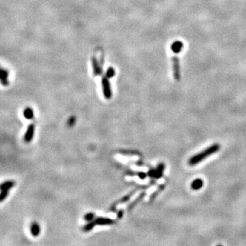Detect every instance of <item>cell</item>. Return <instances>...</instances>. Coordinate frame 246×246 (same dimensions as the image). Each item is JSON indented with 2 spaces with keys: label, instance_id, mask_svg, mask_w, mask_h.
I'll return each instance as SVG.
<instances>
[{
  "label": "cell",
  "instance_id": "23",
  "mask_svg": "<svg viewBox=\"0 0 246 246\" xmlns=\"http://www.w3.org/2000/svg\"><path fill=\"white\" fill-rule=\"evenodd\" d=\"M137 176H138L140 179H145L146 178V176H148V174L144 172H137Z\"/></svg>",
  "mask_w": 246,
  "mask_h": 246
},
{
  "label": "cell",
  "instance_id": "4",
  "mask_svg": "<svg viewBox=\"0 0 246 246\" xmlns=\"http://www.w3.org/2000/svg\"><path fill=\"white\" fill-rule=\"evenodd\" d=\"M91 61L92 71H93L94 76L101 75V73H102V66L100 64V61L96 57H92Z\"/></svg>",
  "mask_w": 246,
  "mask_h": 246
},
{
  "label": "cell",
  "instance_id": "25",
  "mask_svg": "<svg viewBox=\"0 0 246 246\" xmlns=\"http://www.w3.org/2000/svg\"><path fill=\"white\" fill-rule=\"evenodd\" d=\"M155 174V169H150V170H149L147 173L148 176L152 179H154Z\"/></svg>",
  "mask_w": 246,
  "mask_h": 246
},
{
  "label": "cell",
  "instance_id": "24",
  "mask_svg": "<svg viewBox=\"0 0 246 246\" xmlns=\"http://www.w3.org/2000/svg\"><path fill=\"white\" fill-rule=\"evenodd\" d=\"M124 210H123V209H120L118 210V212H117V214H116L117 218H118V219H122V217H123V215H124Z\"/></svg>",
  "mask_w": 246,
  "mask_h": 246
},
{
  "label": "cell",
  "instance_id": "18",
  "mask_svg": "<svg viewBox=\"0 0 246 246\" xmlns=\"http://www.w3.org/2000/svg\"><path fill=\"white\" fill-rule=\"evenodd\" d=\"M115 74H116V72H115V70L113 69V68L110 67V68H108V69L107 70V71H106L105 75L107 77H108L109 79H110V78H112L114 76Z\"/></svg>",
  "mask_w": 246,
  "mask_h": 246
},
{
  "label": "cell",
  "instance_id": "20",
  "mask_svg": "<svg viewBox=\"0 0 246 246\" xmlns=\"http://www.w3.org/2000/svg\"><path fill=\"white\" fill-rule=\"evenodd\" d=\"M75 122H76V117H75V116H71L68 119V121H67L68 127H73L75 125Z\"/></svg>",
  "mask_w": 246,
  "mask_h": 246
},
{
  "label": "cell",
  "instance_id": "8",
  "mask_svg": "<svg viewBox=\"0 0 246 246\" xmlns=\"http://www.w3.org/2000/svg\"><path fill=\"white\" fill-rule=\"evenodd\" d=\"M30 233L31 235L34 237H36L40 235V233H41V226L37 222H33L31 224Z\"/></svg>",
  "mask_w": 246,
  "mask_h": 246
},
{
  "label": "cell",
  "instance_id": "7",
  "mask_svg": "<svg viewBox=\"0 0 246 246\" xmlns=\"http://www.w3.org/2000/svg\"><path fill=\"white\" fill-rule=\"evenodd\" d=\"M146 193L145 192V191H142V192L139 193L138 197H137L136 198H135V199L128 205V207H127L128 210H131V209H133V208L136 207V206L138 205L141 200H142L144 198L146 197Z\"/></svg>",
  "mask_w": 246,
  "mask_h": 246
},
{
  "label": "cell",
  "instance_id": "11",
  "mask_svg": "<svg viewBox=\"0 0 246 246\" xmlns=\"http://www.w3.org/2000/svg\"><path fill=\"white\" fill-rule=\"evenodd\" d=\"M8 74L9 73L7 70L1 68V73H0V78H1V84L4 86H8Z\"/></svg>",
  "mask_w": 246,
  "mask_h": 246
},
{
  "label": "cell",
  "instance_id": "15",
  "mask_svg": "<svg viewBox=\"0 0 246 246\" xmlns=\"http://www.w3.org/2000/svg\"><path fill=\"white\" fill-rule=\"evenodd\" d=\"M165 188V184H161L160 186H159V187H158L157 190L154 191L152 194H151L150 197V202H153V201L155 200V198L157 197V196L161 193V191H162Z\"/></svg>",
  "mask_w": 246,
  "mask_h": 246
},
{
  "label": "cell",
  "instance_id": "14",
  "mask_svg": "<svg viewBox=\"0 0 246 246\" xmlns=\"http://www.w3.org/2000/svg\"><path fill=\"white\" fill-rule=\"evenodd\" d=\"M23 116H24L25 118H26L27 120L33 119L34 116V110H33L30 107L25 108L24 111H23Z\"/></svg>",
  "mask_w": 246,
  "mask_h": 246
},
{
  "label": "cell",
  "instance_id": "6",
  "mask_svg": "<svg viewBox=\"0 0 246 246\" xmlns=\"http://www.w3.org/2000/svg\"><path fill=\"white\" fill-rule=\"evenodd\" d=\"M35 132V125L34 124H30L27 127V130L24 136V141L26 143H30L34 138Z\"/></svg>",
  "mask_w": 246,
  "mask_h": 246
},
{
  "label": "cell",
  "instance_id": "1",
  "mask_svg": "<svg viewBox=\"0 0 246 246\" xmlns=\"http://www.w3.org/2000/svg\"><path fill=\"white\" fill-rule=\"evenodd\" d=\"M221 146L219 144H214L211 145L209 147L206 148L205 150L202 151V152L199 153L198 154H196L194 156L191 157L190 159H189V165L191 166H193V165H197L199 164L202 161L205 160L206 158L209 157L211 155H213L215 153L218 152L220 150Z\"/></svg>",
  "mask_w": 246,
  "mask_h": 246
},
{
  "label": "cell",
  "instance_id": "10",
  "mask_svg": "<svg viewBox=\"0 0 246 246\" xmlns=\"http://www.w3.org/2000/svg\"><path fill=\"white\" fill-rule=\"evenodd\" d=\"M138 190H139V188H138V187H136V189H135V190H132V191H131V192L129 193L128 194H127L126 196H123V197L121 198V199H120L119 200L117 201V202H115L114 204L118 205V204H120V203H121V204H122V203H125V202H128V201L130 200V198H131L132 197V196H133L135 194V193H136V191Z\"/></svg>",
  "mask_w": 246,
  "mask_h": 246
},
{
  "label": "cell",
  "instance_id": "22",
  "mask_svg": "<svg viewBox=\"0 0 246 246\" xmlns=\"http://www.w3.org/2000/svg\"><path fill=\"white\" fill-rule=\"evenodd\" d=\"M121 153L122 154H124V155H140L139 152L138 151H135V150H122Z\"/></svg>",
  "mask_w": 246,
  "mask_h": 246
},
{
  "label": "cell",
  "instance_id": "21",
  "mask_svg": "<svg viewBox=\"0 0 246 246\" xmlns=\"http://www.w3.org/2000/svg\"><path fill=\"white\" fill-rule=\"evenodd\" d=\"M9 193L8 190H1V194H0V201L2 202L4 200L6 199Z\"/></svg>",
  "mask_w": 246,
  "mask_h": 246
},
{
  "label": "cell",
  "instance_id": "12",
  "mask_svg": "<svg viewBox=\"0 0 246 246\" xmlns=\"http://www.w3.org/2000/svg\"><path fill=\"white\" fill-rule=\"evenodd\" d=\"M204 185V181L201 179H196L191 183V188L193 190H199Z\"/></svg>",
  "mask_w": 246,
  "mask_h": 246
},
{
  "label": "cell",
  "instance_id": "16",
  "mask_svg": "<svg viewBox=\"0 0 246 246\" xmlns=\"http://www.w3.org/2000/svg\"><path fill=\"white\" fill-rule=\"evenodd\" d=\"M183 42H180V41H176V42H174L173 44H172V51L174 52L175 53H179L180 51H181V49L182 47H183Z\"/></svg>",
  "mask_w": 246,
  "mask_h": 246
},
{
  "label": "cell",
  "instance_id": "19",
  "mask_svg": "<svg viewBox=\"0 0 246 246\" xmlns=\"http://www.w3.org/2000/svg\"><path fill=\"white\" fill-rule=\"evenodd\" d=\"M94 218H95V215H94V213H87L84 215V220L86 222H90L94 220Z\"/></svg>",
  "mask_w": 246,
  "mask_h": 246
},
{
  "label": "cell",
  "instance_id": "3",
  "mask_svg": "<svg viewBox=\"0 0 246 246\" xmlns=\"http://www.w3.org/2000/svg\"><path fill=\"white\" fill-rule=\"evenodd\" d=\"M172 71L174 79L176 81H180L181 79V74H180V67L179 58L176 56H173L172 58Z\"/></svg>",
  "mask_w": 246,
  "mask_h": 246
},
{
  "label": "cell",
  "instance_id": "2",
  "mask_svg": "<svg viewBox=\"0 0 246 246\" xmlns=\"http://www.w3.org/2000/svg\"><path fill=\"white\" fill-rule=\"evenodd\" d=\"M101 86H102V90L103 93V96H105L106 99H110L112 96V88H111V85L109 78L105 76H103L101 80Z\"/></svg>",
  "mask_w": 246,
  "mask_h": 246
},
{
  "label": "cell",
  "instance_id": "13",
  "mask_svg": "<svg viewBox=\"0 0 246 246\" xmlns=\"http://www.w3.org/2000/svg\"><path fill=\"white\" fill-rule=\"evenodd\" d=\"M15 181H7L4 182L3 183H1V190H10V189L14 187V186L15 185Z\"/></svg>",
  "mask_w": 246,
  "mask_h": 246
},
{
  "label": "cell",
  "instance_id": "9",
  "mask_svg": "<svg viewBox=\"0 0 246 246\" xmlns=\"http://www.w3.org/2000/svg\"><path fill=\"white\" fill-rule=\"evenodd\" d=\"M165 164L163 163H160L158 165L157 169H155V174L154 176V179H161L164 175V172L165 170Z\"/></svg>",
  "mask_w": 246,
  "mask_h": 246
},
{
  "label": "cell",
  "instance_id": "5",
  "mask_svg": "<svg viewBox=\"0 0 246 246\" xmlns=\"http://www.w3.org/2000/svg\"><path fill=\"white\" fill-rule=\"evenodd\" d=\"M94 223L96 225L99 226H109L112 225L115 223V221L112 218H109V217H96L94 219Z\"/></svg>",
  "mask_w": 246,
  "mask_h": 246
},
{
  "label": "cell",
  "instance_id": "17",
  "mask_svg": "<svg viewBox=\"0 0 246 246\" xmlns=\"http://www.w3.org/2000/svg\"><path fill=\"white\" fill-rule=\"evenodd\" d=\"M96 226V224L94 223V220L90 221V222H87V224H86V225H84V226H83L82 230L85 232V233H87V232L91 231Z\"/></svg>",
  "mask_w": 246,
  "mask_h": 246
}]
</instances>
